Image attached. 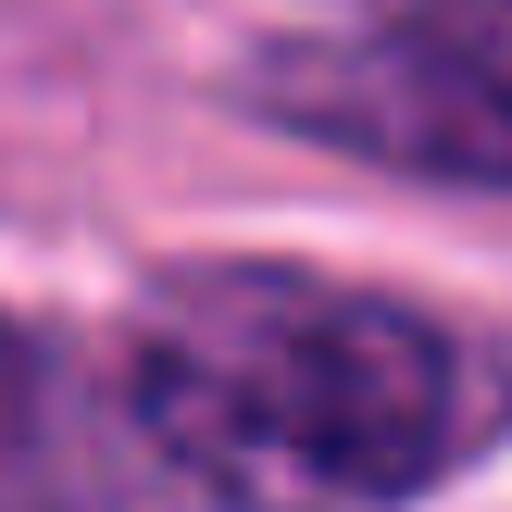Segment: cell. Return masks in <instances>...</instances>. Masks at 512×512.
<instances>
[{
    "label": "cell",
    "instance_id": "1",
    "mask_svg": "<svg viewBox=\"0 0 512 512\" xmlns=\"http://www.w3.org/2000/svg\"><path fill=\"white\" fill-rule=\"evenodd\" d=\"M125 413L213 512H400L512 425V350L300 263H188L125 338Z\"/></svg>",
    "mask_w": 512,
    "mask_h": 512
},
{
    "label": "cell",
    "instance_id": "2",
    "mask_svg": "<svg viewBox=\"0 0 512 512\" xmlns=\"http://www.w3.org/2000/svg\"><path fill=\"white\" fill-rule=\"evenodd\" d=\"M263 113L450 188H512V0H388L338 38L263 50Z\"/></svg>",
    "mask_w": 512,
    "mask_h": 512
}]
</instances>
